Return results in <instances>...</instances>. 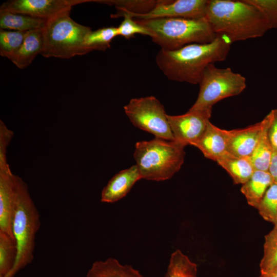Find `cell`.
<instances>
[{"mask_svg":"<svg viewBox=\"0 0 277 277\" xmlns=\"http://www.w3.org/2000/svg\"><path fill=\"white\" fill-rule=\"evenodd\" d=\"M205 17L216 35L231 43L261 37L269 29L261 12L245 0H209Z\"/></svg>","mask_w":277,"mask_h":277,"instance_id":"obj_2","label":"cell"},{"mask_svg":"<svg viewBox=\"0 0 277 277\" xmlns=\"http://www.w3.org/2000/svg\"><path fill=\"white\" fill-rule=\"evenodd\" d=\"M210 114L191 110L179 115L167 114L168 123L174 141L186 146H193L199 139L210 122Z\"/></svg>","mask_w":277,"mask_h":277,"instance_id":"obj_11","label":"cell"},{"mask_svg":"<svg viewBox=\"0 0 277 277\" xmlns=\"http://www.w3.org/2000/svg\"><path fill=\"white\" fill-rule=\"evenodd\" d=\"M27 32L0 30V55L9 60L22 46Z\"/></svg>","mask_w":277,"mask_h":277,"instance_id":"obj_27","label":"cell"},{"mask_svg":"<svg viewBox=\"0 0 277 277\" xmlns=\"http://www.w3.org/2000/svg\"><path fill=\"white\" fill-rule=\"evenodd\" d=\"M142 179L136 165L121 170L115 174L103 188L101 202L112 203L125 196L133 185Z\"/></svg>","mask_w":277,"mask_h":277,"instance_id":"obj_15","label":"cell"},{"mask_svg":"<svg viewBox=\"0 0 277 277\" xmlns=\"http://www.w3.org/2000/svg\"><path fill=\"white\" fill-rule=\"evenodd\" d=\"M217 163L228 173L235 184H245L255 170L249 157L230 155Z\"/></svg>","mask_w":277,"mask_h":277,"instance_id":"obj_20","label":"cell"},{"mask_svg":"<svg viewBox=\"0 0 277 277\" xmlns=\"http://www.w3.org/2000/svg\"><path fill=\"white\" fill-rule=\"evenodd\" d=\"M40 225L39 214L29 194L28 186L17 175L12 231L17 244V254L12 269L5 277H13L32 262L35 236Z\"/></svg>","mask_w":277,"mask_h":277,"instance_id":"obj_5","label":"cell"},{"mask_svg":"<svg viewBox=\"0 0 277 277\" xmlns=\"http://www.w3.org/2000/svg\"><path fill=\"white\" fill-rule=\"evenodd\" d=\"M273 183L268 171L255 170L249 180L242 185L241 191L248 204L256 208L266 191Z\"/></svg>","mask_w":277,"mask_h":277,"instance_id":"obj_18","label":"cell"},{"mask_svg":"<svg viewBox=\"0 0 277 277\" xmlns=\"http://www.w3.org/2000/svg\"><path fill=\"white\" fill-rule=\"evenodd\" d=\"M197 98L189 109L211 115L213 106L220 101L242 93L246 87V80L231 68H219L209 64L199 83Z\"/></svg>","mask_w":277,"mask_h":277,"instance_id":"obj_7","label":"cell"},{"mask_svg":"<svg viewBox=\"0 0 277 277\" xmlns=\"http://www.w3.org/2000/svg\"><path fill=\"white\" fill-rule=\"evenodd\" d=\"M186 146L155 137L137 142L133 154L142 179L161 181L171 178L184 163Z\"/></svg>","mask_w":277,"mask_h":277,"instance_id":"obj_3","label":"cell"},{"mask_svg":"<svg viewBox=\"0 0 277 277\" xmlns=\"http://www.w3.org/2000/svg\"><path fill=\"white\" fill-rule=\"evenodd\" d=\"M264 125L263 120L245 128L227 130L229 153L236 157H250L259 141Z\"/></svg>","mask_w":277,"mask_h":277,"instance_id":"obj_13","label":"cell"},{"mask_svg":"<svg viewBox=\"0 0 277 277\" xmlns=\"http://www.w3.org/2000/svg\"><path fill=\"white\" fill-rule=\"evenodd\" d=\"M117 36H118L117 27H103L89 32L85 38V45L90 52L105 51L110 48V43Z\"/></svg>","mask_w":277,"mask_h":277,"instance_id":"obj_25","label":"cell"},{"mask_svg":"<svg viewBox=\"0 0 277 277\" xmlns=\"http://www.w3.org/2000/svg\"><path fill=\"white\" fill-rule=\"evenodd\" d=\"M256 209L266 221L277 224V184L273 183L268 188Z\"/></svg>","mask_w":277,"mask_h":277,"instance_id":"obj_26","label":"cell"},{"mask_svg":"<svg viewBox=\"0 0 277 277\" xmlns=\"http://www.w3.org/2000/svg\"><path fill=\"white\" fill-rule=\"evenodd\" d=\"M70 11L63 12L46 21L42 28L43 46L41 53L44 57L67 59L90 52L85 41L92 30L73 20Z\"/></svg>","mask_w":277,"mask_h":277,"instance_id":"obj_6","label":"cell"},{"mask_svg":"<svg viewBox=\"0 0 277 277\" xmlns=\"http://www.w3.org/2000/svg\"><path fill=\"white\" fill-rule=\"evenodd\" d=\"M260 268L262 275H268L277 268V225L265 236Z\"/></svg>","mask_w":277,"mask_h":277,"instance_id":"obj_24","label":"cell"},{"mask_svg":"<svg viewBox=\"0 0 277 277\" xmlns=\"http://www.w3.org/2000/svg\"><path fill=\"white\" fill-rule=\"evenodd\" d=\"M16 176L9 165L0 167V231L14 238L12 221L16 197Z\"/></svg>","mask_w":277,"mask_h":277,"instance_id":"obj_12","label":"cell"},{"mask_svg":"<svg viewBox=\"0 0 277 277\" xmlns=\"http://www.w3.org/2000/svg\"><path fill=\"white\" fill-rule=\"evenodd\" d=\"M95 2L114 6L117 10L134 14H143L151 11L156 5L157 1L150 0H102Z\"/></svg>","mask_w":277,"mask_h":277,"instance_id":"obj_28","label":"cell"},{"mask_svg":"<svg viewBox=\"0 0 277 277\" xmlns=\"http://www.w3.org/2000/svg\"><path fill=\"white\" fill-rule=\"evenodd\" d=\"M267 277H277V268L273 271L271 273L268 275H264Z\"/></svg>","mask_w":277,"mask_h":277,"instance_id":"obj_34","label":"cell"},{"mask_svg":"<svg viewBox=\"0 0 277 277\" xmlns=\"http://www.w3.org/2000/svg\"><path fill=\"white\" fill-rule=\"evenodd\" d=\"M112 18L123 17L124 19L117 27L118 35L125 38L130 39L136 34H140L150 37L149 31L140 24L132 17L124 12H117L111 15Z\"/></svg>","mask_w":277,"mask_h":277,"instance_id":"obj_29","label":"cell"},{"mask_svg":"<svg viewBox=\"0 0 277 277\" xmlns=\"http://www.w3.org/2000/svg\"><path fill=\"white\" fill-rule=\"evenodd\" d=\"M260 277H267V276L261 275Z\"/></svg>","mask_w":277,"mask_h":277,"instance_id":"obj_35","label":"cell"},{"mask_svg":"<svg viewBox=\"0 0 277 277\" xmlns=\"http://www.w3.org/2000/svg\"><path fill=\"white\" fill-rule=\"evenodd\" d=\"M208 0H161L149 12L134 14L117 10L129 14L135 20H149L162 18L199 19L205 17Z\"/></svg>","mask_w":277,"mask_h":277,"instance_id":"obj_9","label":"cell"},{"mask_svg":"<svg viewBox=\"0 0 277 277\" xmlns=\"http://www.w3.org/2000/svg\"><path fill=\"white\" fill-rule=\"evenodd\" d=\"M197 265L181 251L172 253L164 277H197Z\"/></svg>","mask_w":277,"mask_h":277,"instance_id":"obj_22","label":"cell"},{"mask_svg":"<svg viewBox=\"0 0 277 277\" xmlns=\"http://www.w3.org/2000/svg\"><path fill=\"white\" fill-rule=\"evenodd\" d=\"M124 109L135 127L154 135L155 137L174 141L164 106L155 97L132 98Z\"/></svg>","mask_w":277,"mask_h":277,"instance_id":"obj_8","label":"cell"},{"mask_svg":"<svg viewBox=\"0 0 277 277\" xmlns=\"http://www.w3.org/2000/svg\"><path fill=\"white\" fill-rule=\"evenodd\" d=\"M227 130L220 129L210 122L199 139L193 145L205 157L217 162L231 155L228 151Z\"/></svg>","mask_w":277,"mask_h":277,"instance_id":"obj_14","label":"cell"},{"mask_svg":"<svg viewBox=\"0 0 277 277\" xmlns=\"http://www.w3.org/2000/svg\"><path fill=\"white\" fill-rule=\"evenodd\" d=\"M86 277H143L138 270L131 266L123 265L114 258L94 262Z\"/></svg>","mask_w":277,"mask_h":277,"instance_id":"obj_17","label":"cell"},{"mask_svg":"<svg viewBox=\"0 0 277 277\" xmlns=\"http://www.w3.org/2000/svg\"><path fill=\"white\" fill-rule=\"evenodd\" d=\"M263 14L269 29L277 28V0H245Z\"/></svg>","mask_w":277,"mask_h":277,"instance_id":"obj_30","label":"cell"},{"mask_svg":"<svg viewBox=\"0 0 277 277\" xmlns=\"http://www.w3.org/2000/svg\"><path fill=\"white\" fill-rule=\"evenodd\" d=\"M43 46L42 29L27 31L22 46L9 60L17 68L24 69L32 63L38 54H41Z\"/></svg>","mask_w":277,"mask_h":277,"instance_id":"obj_16","label":"cell"},{"mask_svg":"<svg viewBox=\"0 0 277 277\" xmlns=\"http://www.w3.org/2000/svg\"><path fill=\"white\" fill-rule=\"evenodd\" d=\"M135 21L149 31L152 41L164 50H174L194 43H208L217 37L205 17Z\"/></svg>","mask_w":277,"mask_h":277,"instance_id":"obj_4","label":"cell"},{"mask_svg":"<svg viewBox=\"0 0 277 277\" xmlns=\"http://www.w3.org/2000/svg\"><path fill=\"white\" fill-rule=\"evenodd\" d=\"M270 117L268 134L273 150L277 151V109L268 113Z\"/></svg>","mask_w":277,"mask_h":277,"instance_id":"obj_32","label":"cell"},{"mask_svg":"<svg viewBox=\"0 0 277 277\" xmlns=\"http://www.w3.org/2000/svg\"><path fill=\"white\" fill-rule=\"evenodd\" d=\"M269 120L268 114L263 119L264 125L261 137L249 157L255 170L268 171L273 152L268 134Z\"/></svg>","mask_w":277,"mask_h":277,"instance_id":"obj_21","label":"cell"},{"mask_svg":"<svg viewBox=\"0 0 277 277\" xmlns=\"http://www.w3.org/2000/svg\"><path fill=\"white\" fill-rule=\"evenodd\" d=\"M231 43L226 36L217 35L208 43L191 44L174 50L161 49L156 63L170 81L199 84L209 64L226 60Z\"/></svg>","mask_w":277,"mask_h":277,"instance_id":"obj_1","label":"cell"},{"mask_svg":"<svg viewBox=\"0 0 277 277\" xmlns=\"http://www.w3.org/2000/svg\"><path fill=\"white\" fill-rule=\"evenodd\" d=\"M276 225H277V224H276Z\"/></svg>","mask_w":277,"mask_h":277,"instance_id":"obj_36","label":"cell"},{"mask_svg":"<svg viewBox=\"0 0 277 277\" xmlns=\"http://www.w3.org/2000/svg\"><path fill=\"white\" fill-rule=\"evenodd\" d=\"M15 239L0 231V277H5L12 269L17 256Z\"/></svg>","mask_w":277,"mask_h":277,"instance_id":"obj_23","label":"cell"},{"mask_svg":"<svg viewBox=\"0 0 277 277\" xmlns=\"http://www.w3.org/2000/svg\"><path fill=\"white\" fill-rule=\"evenodd\" d=\"M46 21L24 14L0 10V28L2 30L27 32L42 29Z\"/></svg>","mask_w":277,"mask_h":277,"instance_id":"obj_19","label":"cell"},{"mask_svg":"<svg viewBox=\"0 0 277 277\" xmlns=\"http://www.w3.org/2000/svg\"><path fill=\"white\" fill-rule=\"evenodd\" d=\"M268 171L270 173L273 183L277 184V151L273 149Z\"/></svg>","mask_w":277,"mask_h":277,"instance_id":"obj_33","label":"cell"},{"mask_svg":"<svg viewBox=\"0 0 277 277\" xmlns=\"http://www.w3.org/2000/svg\"><path fill=\"white\" fill-rule=\"evenodd\" d=\"M93 0H10L3 3L0 10L26 14L48 19L61 13L71 11L73 6Z\"/></svg>","mask_w":277,"mask_h":277,"instance_id":"obj_10","label":"cell"},{"mask_svg":"<svg viewBox=\"0 0 277 277\" xmlns=\"http://www.w3.org/2000/svg\"><path fill=\"white\" fill-rule=\"evenodd\" d=\"M13 135L3 121H0V166L8 165L7 162V148Z\"/></svg>","mask_w":277,"mask_h":277,"instance_id":"obj_31","label":"cell"}]
</instances>
